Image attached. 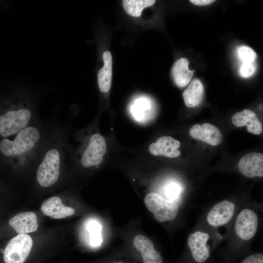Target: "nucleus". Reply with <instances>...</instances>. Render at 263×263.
<instances>
[{
  "label": "nucleus",
  "mask_w": 263,
  "mask_h": 263,
  "mask_svg": "<svg viewBox=\"0 0 263 263\" xmlns=\"http://www.w3.org/2000/svg\"><path fill=\"white\" fill-rule=\"evenodd\" d=\"M38 119L34 102L25 91L12 90L0 98V139L14 135Z\"/></svg>",
  "instance_id": "3"
},
{
  "label": "nucleus",
  "mask_w": 263,
  "mask_h": 263,
  "mask_svg": "<svg viewBox=\"0 0 263 263\" xmlns=\"http://www.w3.org/2000/svg\"><path fill=\"white\" fill-rule=\"evenodd\" d=\"M188 64L187 58H181L172 67V75L176 84L179 87L186 86L192 77L193 72L189 69Z\"/></svg>",
  "instance_id": "16"
},
{
  "label": "nucleus",
  "mask_w": 263,
  "mask_h": 263,
  "mask_svg": "<svg viewBox=\"0 0 263 263\" xmlns=\"http://www.w3.org/2000/svg\"><path fill=\"white\" fill-rule=\"evenodd\" d=\"M104 65L98 74V84L102 92H108L111 88L112 77V56L109 51L103 54Z\"/></svg>",
  "instance_id": "18"
},
{
  "label": "nucleus",
  "mask_w": 263,
  "mask_h": 263,
  "mask_svg": "<svg viewBox=\"0 0 263 263\" xmlns=\"http://www.w3.org/2000/svg\"><path fill=\"white\" fill-rule=\"evenodd\" d=\"M209 233L205 229H197L190 233L187 239V244L194 260L203 263L210 256L209 246L207 243Z\"/></svg>",
  "instance_id": "9"
},
{
  "label": "nucleus",
  "mask_w": 263,
  "mask_h": 263,
  "mask_svg": "<svg viewBox=\"0 0 263 263\" xmlns=\"http://www.w3.org/2000/svg\"><path fill=\"white\" fill-rule=\"evenodd\" d=\"M237 210L235 201L229 200L220 201L207 212L206 216L207 224L214 228L225 225L233 219Z\"/></svg>",
  "instance_id": "8"
},
{
  "label": "nucleus",
  "mask_w": 263,
  "mask_h": 263,
  "mask_svg": "<svg viewBox=\"0 0 263 263\" xmlns=\"http://www.w3.org/2000/svg\"><path fill=\"white\" fill-rule=\"evenodd\" d=\"M40 209L44 215L54 219H64L75 213V209L64 205L58 196H53L46 199L42 204Z\"/></svg>",
  "instance_id": "13"
},
{
  "label": "nucleus",
  "mask_w": 263,
  "mask_h": 263,
  "mask_svg": "<svg viewBox=\"0 0 263 263\" xmlns=\"http://www.w3.org/2000/svg\"><path fill=\"white\" fill-rule=\"evenodd\" d=\"M65 135L61 124L56 122L33 169L36 184L41 188H52L61 179L68 151Z\"/></svg>",
  "instance_id": "2"
},
{
  "label": "nucleus",
  "mask_w": 263,
  "mask_h": 263,
  "mask_svg": "<svg viewBox=\"0 0 263 263\" xmlns=\"http://www.w3.org/2000/svg\"><path fill=\"white\" fill-rule=\"evenodd\" d=\"M87 228L90 234L91 245L93 247L99 246L102 242L101 225L97 221L92 220L88 223Z\"/></svg>",
  "instance_id": "20"
},
{
  "label": "nucleus",
  "mask_w": 263,
  "mask_h": 263,
  "mask_svg": "<svg viewBox=\"0 0 263 263\" xmlns=\"http://www.w3.org/2000/svg\"><path fill=\"white\" fill-rule=\"evenodd\" d=\"M256 69L254 62L243 63L240 70V75L244 78L249 77L255 73Z\"/></svg>",
  "instance_id": "25"
},
{
  "label": "nucleus",
  "mask_w": 263,
  "mask_h": 263,
  "mask_svg": "<svg viewBox=\"0 0 263 263\" xmlns=\"http://www.w3.org/2000/svg\"><path fill=\"white\" fill-rule=\"evenodd\" d=\"M238 167L240 173L245 177H263V153L251 152L245 154L239 160Z\"/></svg>",
  "instance_id": "11"
},
{
  "label": "nucleus",
  "mask_w": 263,
  "mask_h": 263,
  "mask_svg": "<svg viewBox=\"0 0 263 263\" xmlns=\"http://www.w3.org/2000/svg\"><path fill=\"white\" fill-rule=\"evenodd\" d=\"M144 203L148 209L159 222L174 220L178 216L180 207L178 204L165 199L159 193L151 192L147 194Z\"/></svg>",
  "instance_id": "6"
},
{
  "label": "nucleus",
  "mask_w": 263,
  "mask_h": 263,
  "mask_svg": "<svg viewBox=\"0 0 263 263\" xmlns=\"http://www.w3.org/2000/svg\"><path fill=\"white\" fill-rule=\"evenodd\" d=\"M238 55L243 63L254 62L257 57L255 51L249 47L245 45L238 48Z\"/></svg>",
  "instance_id": "22"
},
{
  "label": "nucleus",
  "mask_w": 263,
  "mask_h": 263,
  "mask_svg": "<svg viewBox=\"0 0 263 263\" xmlns=\"http://www.w3.org/2000/svg\"><path fill=\"white\" fill-rule=\"evenodd\" d=\"M180 142L169 136L159 137L155 143H151L149 147L150 152L154 156H165L169 158H175L180 155L178 149Z\"/></svg>",
  "instance_id": "14"
},
{
  "label": "nucleus",
  "mask_w": 263,
  "mask_h": 263,
  "mask_svg": "<svg viewBox=\"0 0 263 263\" xmlns=\"http://www.w3.org/2000/svg\"><path fill=\"white\" fill-rule=\"evenodd\" d=\"M36 214L32 211L19 212L8 221V226L18 234H27L36 231L38 223Z\"/></svg>",
  "instance_id": "10"
},
{
  "label": "nucleus",
  "mask_w": 263,
  "mask_h": 263,
  "mask_svg": "<svg viewBox=\"0 0 263 263\" xmlns=\"http://www.w3.org/2000/svg\"><path fill=\"white\" fill-rule=\"evenodd\" d=\"M133 244L135 248L140 253L154 247V244L150 239L141 234L137 235L134 237Z\"/></svg>",
  "instance_id": "23"
},
{
  "label": "nucleus",
  "mask_w": 263,
  "mask_h": 263,
  "mask_svg": "<svg viewBox=\"0 0 263 263\" xmlns=\"http://www.w3.org/2000/svg\"><path fill=\"white\" fill-rule=\"evenodd\" d=\"M150 108V103L146 99H138L135 102L133 107L132 113L137 120H142L147 113V111Z\"/></svg>",
  "instance_id": "21"
},
{
  "label": "nucleus",
  "mask_w": 263,
  "mask_h": 263,
  "mask_svg": "<svg viewBox=\"0 0 263 263\" xmlns=\"http://www.w3.org/2000/svg\"><path fill=\"white\" fill-rule=\"evenodd\" d=\"M240 263H263V254L256 253L245 258Z\"/></svg>",
  "instance_id": "26"
},
{
  "label": "nucleus",
  "mask_w": 263,
  "mask_h": 263,
  "mask_svg": "<svg viewBox=\"0 0 263 263\" xmlns=\"http://www.w3.org/2000/svg\"><path fill=\"white\" fill-rule=\"evenodd\" d=\"M234 218L228 242L244 244L252 241L259 227V216L257 210L249 206L244 207Z\"/></svg>",
  "instance_id": "4"
},
{
  "label": "nucleus",
  "mask_w": 263,
  "mask_h": 263,
  "mask_svg": "<svg viewBox=\"0 0 263 263\" xmlns=\"http://www.w3.org/2000/svg\"><path fill=\"white\" fill-rule=\"evenodd\" d=\"M190 1L194 5L198 6L207 5L212 3L213 0H191Z\"/></svg>",
  "instance_id": "27"
},
{
  "label": "nucleus",
  "mask_w": 263,
  "mask_h": 263,
  "mask_svg": "<svg viewBox=\"0 0 263 263\" xmlns=\"http://www.w3.org/2000/svg\"><path fill=\"white\" fill-rule=\"evenodd\" d=\"M33 241L28 234H18L5 244L1 252L3 263H24L33 247Z\"/></svg>",
  "instance_id": "5"
},
{
  "label": "nucleus",
  "mask_w": 263,
  "mask_h": 263,
  "mask_svg": "<svg viewBox=\"0 0 263 263\" xmlns=\"http://www.w3.org/2000/svg\"><path fill=\"white\" fill-rule=\"evenodd\" d=\"M190 136L194 139L201 140L212 146L220 145L223 141L221 131L216 126L208 123L202 125L196 124L189 130Z\"/></svg>",
  "instance_id": "12"
},
{
  "label": "nucleus",
  "mask_w": 263,
  "mask_h": 263,
  "mask_svg": "<svg viewBox=\"0 0 263 263\" xmlns=\"http://www.w3.org/2000/svg\"><path fill=\"white\" fill-rule=\"evenodd\" d=\"M232 122L236 127L246 126L248 132L258 135L263 132V126L256 113L249 110L237 112L232 117Z\"/></svg>",
  "instance_id": "15"
},
{
  "label": "nucleus",
  "mask_w": 263,
  "mask_h": 263,
  "mask_svg": "<svg viewBox=\"0 0 263 263\" xmlns=\"http://www.w3.org/2000/svg\"><path fill=\"white\" fill-rule=\"evenodd\" d=\"M155 2L154 0H123V6L127 14L139 17L143 9L152 5Z\"/></svg>",
  "instance_id": "19"
},
{
  "label": "nucleus",
  "mask_w": 263,
  "mask_h": 263,
  "mask_svg": "<svg viewBox=\"0 0 263 263\" xmlns=\"http://www.w3.org/2000/svg\"></svg>",
  "instance_id": "28"
},
{
  "label": "nucleus",
  "mask_w": 263,
  "mask_h": 263,
  "mask_svg": "<svg viewBox=\"0 0 263 263\" xmlns=\"http://www.w3.org/2000/svg\"><path fill=\"white\" fill-rule=\"evenodd\" d=\"M106 150L104 137L99 133L92 134L80 153V164L84 168L99 165L103 161Z\"/></svg>",
  "instance_id": "7"
},
{
  "label": "nucleus",
  "mask_w": 263,
  "mask_h": 263,
  "mask_svg": "<svg viewBox=\"0 0 263 263\" xmlns=\"http://www.w3.org/2000/svg\"><path fill=\"white\" fill-rule=\"evenodd\" d=\"M141 254L144 263H163L161 254L154 247L149 248Z\"/></svg>",
  "instance_id": "24"
},
{
  "label": "nucleus",
  "mask_w": 263,
  "mask_h": 263,
  "mask_svg": "<svg viewBox=\"0 0 263 263\" xmlns=\"http://www.w3.org/2000/svg\"><path fill=\"white\" fill-rule=\"evenodd\" d=\"M204 94V86L202 82L195 79L191 81L183 94L186 106L193 108L199 105L202 101Z\"/></svg>",
  "instance_id": "17"
},
{
  "label": "nucleus",
  "mask_w": 263,
  "mask_h": 263,
  "mask_svg": "<svg viewBox=\"0 0 263 263\" xmlns=\"http://www.w3.org/2000/svg\"><path fill=\"white\" fill-rule=\"evenodd\" d=\"M56 123L39 119L14 135L0 139V164L16 173L33 170Z\"/></svg>",
  "instance_id": "1"
}]
</instances>
